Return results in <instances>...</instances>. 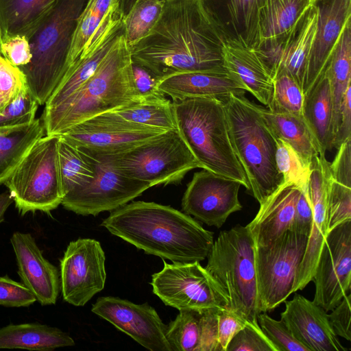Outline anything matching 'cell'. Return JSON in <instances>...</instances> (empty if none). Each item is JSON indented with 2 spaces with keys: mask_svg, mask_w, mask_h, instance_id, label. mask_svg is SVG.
Here are the masks:
<instances>
[{
  "mask_svg": "<svg viewBox=\"0 0 351 351\" xmlns=\"http://www.w3.org/2000/svg\"><path fill=\"white\" fill-rule=\"evenodd\" d=\"M223 42L204 0H166L154 27L130 49L132 62L160 80L225 69Z\"/></svg>",
  "mask_w": 351,
  "mask_h": 351,
  "instance_id": "obj_1",
  "label": "cell"
},
{
  "mask_svg": "<svg viewBox=\"0 0 351 351\" xmlns=\"http://www.w3.org/2000/svg\"><path fill=\"white\" fill-rule=\"evenodd\" d=\"M101 225L146 254L172 262L202 261L214 242L213 233L190 215L155 202L126 204Z\"/></svg>",
  "mask_w": 351,
  "mask_h": 351,
  "instance_id": "obj_2",
  "label": "cell"
},
{
  "mask_svg": "<svg viewBox=\"0 0 351 351\" xmlns=\"http://www.w3.org/2000/svg\"><path fill=\"white\" fill-rule=\"evenodd\" d=\"M140 102L132 76V58L123 31L90 79L72 97L41 119L47 135H61L73 126Z\"/></svg>",
  "mask_w": 351,
  "mask_h": 351,
  "instance_id": "obj_3",
  "label": "cell"
},
{
  "mask_svg": "<svg viewBox=\"0 0 351 351\" xmlns=\"http://www.w3.org/2000/svg\"><path fill=\"white\" fill-rule=\"evenodd\" d=\"M176 129L200 168L250 185L230 141L223 102L215 97L173 101Z\"/></svg>",
  "mask_w": 351,
  "mask_h": 351,
  "instance_id": "obj_4",
  "label": "cell"
},
{
  "mask_svg": "<svg viewBox=\"0 0 351 351\" xmlns=\"http://www.w3.org/2000/svg\"><path fill=\"white\" fill-rule=\"evenodd\" d=\"M232 147L248 180L249 191L259 204L283 178L276 163V137L265 120L260 106L243 94L222 97Z\"/></svg>",
  "mask_w": 351,
  "mask_h": 351,
  "instance_id": "obj_5",
  "label": "cell"
},
{
  "mask_svg": "<svg viewBox=\"0 0 351 351\" xmlns=\"http://www.w3.org/2000/svg\"><path fill=\"white\" fill-rule=\"evenodd\" d=\"M87 0H59L26 36L32 58L20 67L39 105H45L69 69L68 56L77 19Z\"/></svg>",
  "mask_w": 351,
  "mask_h": 351,
  "instance_id": "obj_6",
  "label": "cell"
},
{
  "mask_svg": "<svg viewBox=\"0 0 351 351\" xmlns=\"http://www.w3.org/2000/svg\"><path fill=\"white\" fill-rule=\"evenodd\" d=\"M254 253V241L247 226H237L219 234L205 268L228 295V308L247 322L258 323L261 311Z\"/></svg>",
  "mask_w": 351,
  "mask_h": 351,
  "instance_id": "obj_7",
  "label": "cell"
},
{
  "mask_svg": "<svg viewBox=\"0 0 351 351\" xmlns=\"http://www.w3.org/2000/svg\"><path fill=\"white\" fill-rule=\"evenodd\" d=\"M58 135H44L28 153L4 184L19 213H49L62 203Z\"/></svg>",
  "mask_w": 351,
  "mask_h": 351,
  "instance_id": "obj_8",
  "label": "cell"
},
{
  "mask_svg": "<svg viewBox=\"0 0 351 351\" xmlns=\"http://www.w3.org/2000/svg\"><path fill=\"white\" fill-rule=\"evenodd\" d=\"M104 156L121 174L150 187L179 184L189 171L200 168L177 129L125 152Z\"/></svg>",
  "mask_w": 351,
  "mask_h": 351,
  "instance_id": "obj_9",
  "label": "cell"
},
{
  "mask_svg": "<svg viewBox=\"0 0 351 351\" xmlns=\"http://www.w3.org/2000/svg\"><path fill=\"white\" fill-rule=\"evenodd\" d=\"M308 236L288 230L271 243L255 246L254 261L261 313L276 308L292 293Z\"/></svg>",
  "mask_w": 351,
  "mask_h": 351,
  "instance_id": "obj_10",
  "label": "cell"
},
{
  "mask_svg": "<svg viewBox=\"0 0 351 351\" xmlns=\"http://www.w3.org/2000/svg\"><path fill=\"white\" fill-rule=\"evenodd\" d=\"M153 292L163 303L179 311H203L228 308L223 288L198 261H164L161 271L152 276Z\"/></svg>",
  "mask_w": 351,
  "mask_h": 351,
  "instance_id": "obj_11",
  "label": "cell"
},
{
  "mask_svg": "<svg viewBox=\"0 0 351 351\" xmlns=\"http://www.w3.org/2000/svg\"><path fill=\"white\" fill-rule=\"evenodd\" d=\"M86 152L92 160L93 178L64 195L61 204L65 209L77 215L96 216L120 208L150 188L145 182L121 174L105 156Z\"/></svg>",
  "mask_w": 351,
  "mask_h": 351,
  "instance_id": "obj_12",
  "label": "cell"
},
{
  "mask_svg": "<svg viewBox=\"0 0 351 351\" xmlns=\"http://www.w3.org/2000/svg\"><path fill=\"white\" fill-rule=\"evenodd\" d=\"M106 256L100 243L80 238L71 241L60 260V289L64 300L85 305L105 286Z\"/></svg>",
  "mask_w": 351,
  "mask_h": 351,
  "instance_id": "obj_13",
  "label": "cell"
},
{
  "mask_svg": "<svg viewBox=\"0 0 351 351\" xmlns=\"http://www.w3.org/2000/svg\"><path fill=\"white\" fill-rule=\"evenodd\" d=\"M312 280L315 285L313 302L327 313L350 293L351 220L328 232Z\"/></svg>",
  "mask_w": 351,
  "mask_h": 351,
  "instance_id": "obj_14",
  "label": "cell"
},
{
  "mask_svg": "<svg viewBox=\"0 0 351 351\" xmlns=\"http://www.w3.org/2000/svg\"><path fill=\"white\" fill-rule=\"evenodd\" d=\"M241 183L203 169L193 174L182 199L184 213L210 226L221 228L233 213L242 209Z\"/></svg>",
  "mask_w": 351,
  "mask_h": 351,
  "instance_id": "obj_15",
  "label": "cell"
},
{
  "mask_svg": "<svg viewBox=\"0 0 351 351\" xmlns=\"http://www.w3.org/2000/svg\"><path fill=\"white\" fill-rule=\"evenodd\" d=\"M91 311L147 350L172 351L166 337L167 325L147 303L136 304L117 297H100Z\"/></svg>",
  "mask_w": 351,
  "mask_h": 351,
  "instance_id": "obj_16",
  "label": "cell"
},
{
  "mask_svg": "<svg viewBox=\"0 0 351 351\" xmlns=\"http://www.w3.org/2000/svg\"><path fill=\"white\" fill-rule=\"evenodd\" d=\"M329 162L319 154L311 163L308 193L313 208V221L302 259L298 268L292 293L302 290L313 280L322 245L329 232L327 199L331 178Z\"/></svg>",
  "mask_w": 351,
  "mask_h": 351,
  "instance_id": "obj_17",
  "label": "cell"
},
{
  "mask_svg": "<svg viewBox=\"0 0 351 351\" xmlns=\"http://www.w3.org/2000/svg\"><path fill=\"white\" fill-rule=\"evenodd\" d=\"M165 132L121 125L91 118L60 136L67 143L87 152L110 155L143 144Z\"/></svg>",
  "mask_w": 351,
  "mask_h": 351,
  "instance_id": "obj_18",
  "label": "cell"
},
{
  "mask_svg": "<svg viewBox=\"0 0 351 351\" xmlns=\"http://www.w3.org/2000/svg\"><path fill=\"white\" fill-rule=\"evenodd\" d=\"M314 2L318 8V21L304 80V95L324 73L343 29L351 21V0Z\"/></svg>",
  "mask_w": 351,
  "mask_h": 351,
  "instance_id": "obj_19",
  "label": "cell"
},
{
  "mask_svg": "<svg viewBox=\"0 0 351 351\" xmlns=\"http://www.w3.org/2000/svg\"><path fill=\"white\" fill-rule=\"evenodd\" d=\"M10 241L21 282L41 305L56 304L60 290L58 268L44 257L31 234L14 232Z\"/></svg>",
  "mask_w": 351,
  "mask_h": 351,
  "instance_id": "obj_20",
  "label": "cell"
},
{
  "mask_svg": "<svg viewBox=\"0 0 351 351\" xmlns=\"http://www.w3.org/2000/svg\"><path fill=\"white\" fill-rule=\"evenodd\" d=\"M280 320L309 351H347L339 341L322 308L299 293L285 301Z\"/></svg>",
  "mask_w": 351,
  "mask_h": 351,
  "instance_id": "obj_21",
  "label": "cell"
},
{
  "mask_svg": "<svg viewBox=\"0 0 351 351\" xmlns=\"http://www.w3.org/2000/svg\"><path fill=\"white\" fill-rule=\"evenodd\" d=\"M123 31V16L111 18L99 30L93 43L69 68L45 104L48 112L72 97L90 79Z\"/></svg>",
  "mask_w": 351,
  "mask_h": 351,
  "instance_id": "obj_22",
  "label": "cell"
},
{
  "mask_svg": "<svg viewBox=\"0 0 351 351\" xmlns=\"http://www.w3.org/2000/svg\"><path fill=\"white\" fill-rule=\"evenodd\" d=\"M317 21L318 8L313 2L265 60L273 79L279 69H284L302 88Z\"/></svg>",
  "mask_w": 351,
  "mask_h": 351,
  "instance_id": "obj_23",
  "label": "cell"
},
{
  "mask_svg": "<svg viewBox=\"0 0 351 351\" xmlns=\"http://www.w3.org/2000/svg\"><path fill=\"white\" fill-rule=\"evenodd\" d=\"M224 41L239 42L257 49L260 14L265 0H204Z\"/></svg>",
  "mask_w": 351,
  "mask_h": 351,
  "instance_id": "obj_24",
  "label": "cell"
},
{
  "mask_svg": "<svg viewBox=\"0 0 351 351\" xmlns=\"http://www.w3.org/2000/svg\"><path fill=\"white\" fill-rule=\"evenodd\" d=\"M300 188L283 182L263 202L247 225L255 246L268 245L288 230H293L295 210Z\"/></svg>",
  "mask_w": 351,
  "mask_h": 351,
  "instance_id": "obj_25",
  "label": "cell"
},
{
  "mask_svg": "<svg viewBox=\"0 0 351 351\" xmlns=\"http://www.w3.org/2000/svg\"><path fill=\"white\" fill-rule=\"evenodd\" d=\"M158 89L173 101L191 97L221 99L247 91L241 82L226 69L177 73L159 80Z\"/></svg>",
  "mask_w": 351,
  "mask_h": 351,
  "instance_id": "obj_26",
  "label": "cell"
},
{
  "mask_svg": "<svg viewBox=\"0 0 351 351\" xmlns=\"http://www.w3.org/2000/svg\"><path fill=\"white\" fill-rule=\"evenodd\" d=\"M219 311H179L167 328L172 351H221L217 335Z\"/></svg>",
  "mask_w": 351,
  "mask_h": 351,
  "instance_id": "obj_27",
  "label": "cell"
},
{
  "mask_svg": "<svg viewBox=\"0 0 351 351\" xmlns=\"http://www.w3.org/2000/svg\"><path fill=\"white\" fill-rule=\"evenodd\" d=\"M222 55L225 69L268 108L274 91V79L258 51L239 42L227 40L223 42Z\"/></svg>",
  "mask_w": 351,
  "mask_h": 351,
  "instance_id": "obj_28",
  "label": "cell"
},
{
  "mask_svg": "<svg viewBox=\"0 0 351 351\" xmlns=\"http://www.w3.org/2000/svg\"><path fill=\"white\" fill-rule=\"evenodd\" d=\"M314 0H265L260 14V45L265 60L285 38Z\"/></svg>",
  "mask_w": 351,
  "mask_h": 351,
  "instance_id": "obj_29",
  "label": "cell"
},
{
  "mask_svg": "<svg viewBox=\"0 0 351 351\" xmlns=\"http://www.w3.org/2000/svg\"><path fill=\"white\" fill-rule=\"evenodd\" d=\"M93 119L142 129L163 131L176 129L173 102L166 97L134 103L100 114Z\"/></svg>",
  "mask_w": 351,
  "mask_h": 351,
  "instance_id": "obj_30",
  "label": "cell"
},
{
  "mask_svg": "<svg viewBox=\"0 0 351 351\" xmlns=\"http://www.w3.org/2000/svg\"><path fill=\"white\" fill-rule=\"evenodd\" d=\"M303 117L317 141L319 154H326L333 148L332 99L326 71L304 95Z\"/></svg>",
  "mask_w": 351,
  "mask_h": 351,
  "instance_id": "obj_31",
  "label": "cell"
},
{
  "mask_svg": "<svg viewBox=\"0 0 351 351\" xmlns=\"http://www.w3.org/2000/svg\"><path fill=\"white\" fill-rule=\"evenodd\" d=\"M74 345L68 333L40 323L10 324L0 328V349L49 351Z\"/></svg>",
  "mask_w": 351,
  "mask_h": 351,
  "instance_id": "obj_32",
  "label": "cell"
},
{
  "mask_svg": "<svg viewBox=\"0 0 351 351\" xmlns=\"http://www.w3.org/2000/svg\"><path fill=\"white\" fill-rule=\"evenodd\" d=\"M59 0H0V36H27Z\"/></svg>",
  "mask_w": 351,
  "mask_h": 351,
  "instance_id": "obj_33",
  "label": "cell"
},
{
  "mask_svg": "<svg viewBox=\"0 0 351 351\" xmlns=\"http://www.w3.org/2000/svg\"><path fill=\"white\" fill-rule=\"evenodd\" d=\"M119 14H121L119 0L86 1L77 19L72 36L68 56L69 68L78 59L84 49L92 44L104 25Z\"/></svg>",
  "mask_w": 351,
  "mask_h": 351,
  "instance_id": "obj_34",
  "label": "cell"
},
{
  "mask_svg": "<svg viewBox=\"0 0 351 351\" xmlns=\"http://www.w3.org/2000/svg\"><path fill=\"white\" fill-rule=\"evenodd\" d=\"M260 110L274 136L289 144L308 162L319 154V146L304 117L273 112L261 106Z\"/></svg>",
  "mask_w": 351,
  "mask_h": 351,
  "instance_id": "obj_35",
  "label": "cell"
},
{
  "mask_svg": "<svg viewBox=\"0 0 351 351\" xmlns=\"http://www.w3.org/2000/svg\"><path fill=\"white\" fill-rule=\"evenodd\" d=\"M45 134L40 119L29 126L0 130V185L14 172L34 144Z\"/></svg>",
  "mask_w": 351,
  "mask_h": 351,
  "instance_id": "obj_36",
  "label": "cell"
},
{
  "mask_svg": "<svg viewBox=\"0 0 351 351\" xmlns=\"http://www.w3.org/2000/svg\"><path fill=\"white\" fill-rule=\"evenodd\" d=\"M351 21L343 29L324 71L330 84L333 108V139L337 132L344 94L351 86Z\"/></svg>",
  "mask_w": 351,
  "mask_h": 351,
  "instance_id": "obj_37",
  "label": "cell"
},
{
  "mask_svg": "<svg viewBox=\"0 0 351 351\" xmlns=\"http://www.w3.org/2000/svg\"><path fill=\"white\" fill-rule=\"evenodd\" d=\"M59 159L63 197L85 185L93 178L94 170L90 155L67 143L60 136Z\"/></svg>",
  "mask_w": 351,
  "mask_h": 351,
  "instance_id": "obj_38",
  "label": "cell"
},
{
  "mask_svg": "<svg viewBox=\"0 0 351 351\" xmlns=\"http://www.w3.org/2000/svg\"><path fill=\"white\" fill-rule=\"evenodd\" d=\"M166 0H137L123 17V35L130 47L144 38L160 19Z\"/></svg>",
  "mask_w": 351,
  "mask_h": 351,
  "instance_id": "obj_39",
  "label": "cell"
},
{
  "mask_svg": "<svg viewBox=\"0 0 351 351\" xmlns=\"http://www.w3.org/2000/svg\"><path fill=\"white\" fill-rule=\"evenodd\" d=\"M304 94L301 86L284 69H279L274 79V91L267 108L276 113L303 117Z\"/></svg>",
  "mask_w": 351,
  "mask_h": 351,
  "instance_id": "obj_40",
  "label": "cell"
},
{
  "mask_svg": "<svg viewBox=\"0 0 351 351\" xmlns=\"http://www.w3.org/2000/svg\"><path fill=\"white\" fill-rule=\"evenodd\" d=\"M276 163L283 182L293 183L300 188L306 186L311 163L303 158L289 144L276 137Z\"/></svg>",
  "mask_w": 351,
  "mask_h": 351,
  "instance_id": "obj_41",
  "label": "cell"
},
{
  "mask_svg": "<svg viewBox=\"0 0 351 351\" xmlns=\"http://www.w3.org/2000/svg\"><path fill=\"white\" fill-rule=\"evenodd\" d=\"M38 103L29 88L23 91L12 103L0 111V130L25 128L36 119Z\"/></svg>",
  "mask_w": 351,
  "mask_h": 351,
  "instance_id": "obj_42",
  "label": "cell"
},
{
  "mask_svg": "<svg viewBox=\"0 0 351 351\" xmlns=\"http://www.w3.org/2000/svg\"><path fill=\"white\" fill-rule=\"evenodd\" d=\"M258 324L276 351H309L299 342L281 321L269 317L266 312L258 314Z\"/></svg>",
  "mask_w": 351,
  "mask_h": 351,
  "instance_id": "obj_43",
  "label": "cell"
},
{
  "mask_svg": "<svg viewBox=\"0 0 351 351\" xmlns=\"http://www.w3.org/2000/svg\"><path fill=\"white\" fill-rule=\"evenodd\" d=\"M327 213L328 230L351 220V188L330 178Z\"/></svg>",
  "mask_w": 351,
  "mask_h": 351,
  "instance_id": "obj_44",
  "label": "cell"
},
{
  "mask_svg": "<svg viewBox=\"0 0 351 351\" xmlns=\"http://www.w3.org/2000/svg\"><path fill=\"white\" fill-rule=\"evenodd\" d=\"M28 88L25 74L0 55V111Z\"/></svg>",
  "mask_w": 351,
  "mask_h": 351,
  "instance_id": "obj_45",
  "label": "cell"
},
{
  "mask_svg": "<svg viewBox=\"0 0 351 351\" xmlns=\"http://www.w3.org/2000/svg\"><path fill=\"white\" fill-rule=\"evenodd\" d=\"M226 351H276L258 323L247 322L231 339Z\"/></svg>",
  "mask_w": 351,
  "mask_h": 351,
  "instance_id": "obj_46",
  "label": "cell"
},
{
  "mask_svg": "<svg viewBox=\"0 0 351 351\" xmlns=\"http://www.w3.org/2000/svg\"><path fill=\"white\" fill-rule=\"evenodd\" d=\"M36 301L34 294L22 283L8 275L0 276V305L27 307Z\"/></svg>",
  "mask_w": 351,
  "mask_h": 351,
  "instance_id": "obj_47",
  "label": "cell"
},
{
  "mask_svg": "<svg viewBox=\"0 0 351 351\" xmlns=\"http://www.w3.org/2000/svg\"><path fill=\"white\" fill-rule=\"evenodd\" d=\"M132 76L138 101H152L165 97L158 89L159 80L149 71L132 61Z\"/></svg>",
  "mask_w": 351,
  "mask_h": 351,
  "instance_id": "obj_48",
  "label": "cell"
},
{
  "mask_svg": "<svg viewBox=\"0 0 351 351\" xmlns=\"http://www.w3.org/2000/svg\"><path fill=\"white\" fill-rule=\"evenodd\" d=\"M1 54L14 66L21 67L32 58L29 40L25 36L17 35L2 40Z\"/></svg>",
  "mask_w": 351,
  "mask_h": 351,
  "instance_id": "obj_49",
  "label": "cell"
},
{
  "mask_svg": "<svg viewBox=\"0 0 351 351\" xmlns=\"http://www.w3.org/2000/svg\"><path fill=\"white\" fill-rule=\"evenodd\" d=\"M247 322V320L228 308L218 311L217 335L221 351H226L231 339L245 326Z\"/></svg>",
  "mask_w": 351,
  "mask_h": 351,
  "instance_id": "obj_50",
  "label": "cell"
},
{
  "mask_svg": "<svg viewBox=\"0 0 351 351\" xmlns=\"http://www.w3.org/2000/svg\"><path fill=\"white\" fill-rule=\"evenodd\" d=\"M333 161L329 164L331 178L351 188V138L338 148Z\"/></svg>",
  "mask_w": 351,
  "mask_h": 351,
  "instance_id": "obj_51",
  "label": "cell"
},
{
  "mask_svg": "<svg viewBox=\"0 0 351 351\" xmlns=\"http://www.w3.org/2000/svg\"><path fill=\"white\" fill-rule=\"evenodd\" d=\"M350 293L347 294L341 302L328 314L329 323L337 336L351 341V306Z\"/></svg>",
  "mask_w": 351,
  "mask_h": 351,
  "instance_id": "obj_52",
  "label": "cell"
},
{
  "mask_svg": "<svg viewBox=\"0 0 351 351\" xmlns=\"http://www.w3.org/2000/svg\"><path fill=\"white\" fill-rule=\"evenodd\" d=\"M313 221V208L307 186L300 188L296 202L293 230L308 237Z\"/></svg>",
  "mask_w": 351,
  "mask_h": 351,
  "instance_id": "obj_53",
  "label": "cell"
},
{
  "mask_svg": "<svg viewBox=\"0 0 351 351\" xmlns=\"http://www.w3.org/2000/svg\"><path fill=\"white\" fill-rule=\"evenodd\" d=\"M351 86L346 90L342 99L339 125L335 134L332 147L338 148L351 138Z\"/></svg>",
  "mask_w": 351,
  "mask_h": 351,
  "instance_id": "obj_54",
  "label": "cell"
},
{
  "mask_svg": "<svg viewBox=\"0 0 351 351\" xmlns=\"http://www.w3.org/2000/svg\"><path fill=\"white\" fill-rule=\"evenodd\" d=\"M13 202V199L8 191L0 193V223L4 221L5 213Z\"/></svg>",
  "mask_w": 351,
  "mask_h": 351,
  "instance_id": "obj_55",
  "label": "cell"
},
{
  "mask_svg": "<svg viewBox=\"0 0 351 351\" xmlns=\"http://www.w3.org/2000/svg\"><path fill=\"white\" fill-rule=\"evenodd\" d=\"M137 0H119V8L123 17L129 12Z\"/></svg>",
  "mask_w": 351,
  "mask_h": 351,
  "instance_id": "obj_56",
  "label": "cell"
},
{
  "mask_svg": "<svg viewBox=\"0 0 351 351\" xmlns=\"http://www.w3.org/2000/svg\"><path fill=\"white\" fill-rule=\"evenodd\" d=\"M1 36H0V55H1Z\"/></svg>",
  "mask_w": 351,
  "mask_h": 351,
  "instance_id": "obj_57",
  "label": "cell"
}]
</instances>
